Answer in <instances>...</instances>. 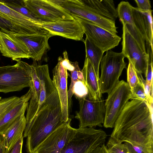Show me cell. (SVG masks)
Returning <instances> with one entry per match:
<instances>
[{
  "mask_svg": "<svg viewBox=\"0 0 153 153\" xmlns=\"http://www.w3.org/2000/svg\"><path fill=\"white\" fill-rule=\"evenodd\" d=\"M153 105L134 98L126 104L115 123L111 137L153 147Z\"/></svg>",
  "mask_w": 153,
  "mask_h": 153,
  "instance_id": "1",
  "label": "cell"
},
{
  "mask_svg": "<svg viewBox=\"0 0 153 153\" xmlns=\"http://www.w3.org/2000/svg\"><path fill=\"white\" fill-rule=\"evenodd\" d=\"M65 122L62 119L61 104L56 89L46 99L33 118L26 124L23 137H27V152L33 153L51 133Z\"/></svg>",
  "mask_w": 153,
  "mask_h": 153,
  "instance_id": "2",
  "label": "cell"
},
{
  "mask_svg": "<svg viewBox=\"0 0 153 153\" xmlns=\"http://www.w3.org/2000/svg\"><path fill=\"white\" fill-rule=\"evenodd\" d=\"M31 71V65L21 60L13 65L0 66V92L7 93L30 88Z\"/></svg>",
  "mask_w": 153,
  "mask_h": 153,
  "instance_id": "3",
  "label": "cell"
},
{
  "mask_svg": "<svg viewBox=\"0 0 153 153\" xmlns=\"http://www.w3.org/2000/svg\"><path fill=\"white\" fill-rule=\"evenodd\" d=\"M125 57L122 52L111 50L106 51L100 62L101 74L99 86L102 94H108L120 81L119 78L124 68H126Z\"/></svg>",
  "mask_w": 153,
  "mask_h": 153,
  "instance_id": "4",
  "label": "cell"
},
{
  "mask_svg": "<svg viewBox=\"0 0 153 153\" xmlns=\"http://www.w3.org/2000/svg\"><path fill=\"white\" fill-rule=\"evenodd\" d=\"M107 135L101 129L93 127L76 129L72 139L60 153H92L104 143Z\"/></svg>",
  "mask_w": 153,
  "mask_h": 153,
  "instance_id": "5",
  "label": "cell"
},
{
  "mask_svg": "<svg viewBox=\"0 0 153 153\" xmlns=\"http://www.w3.org/2000/svg\"><path fill=\"white\" fill-rule=\"evenodd\" d=\"M108 94L105 104L103 125L106 128H112L126 103L132 99L133 95L128 83L123 80L120 81Z\"/></svg>",
  "mask_w": 153,
  "mask_h": 153,
  "instance_id": "6",
  "label": "cell"
},
{
  "mask_svg": "<svg viewBox=\"0 0 153 153\" xmlns=\"http://www.w3.org/2000/svg\"><path fill=\"white\" fill-rule=\"evenodd\" d=\"M25 6L41 24L74 19L54 0H23Z\"/></svg>",
  "mask_w": 153,
  "mask_h": 153,
  "instance_id": "7",
  "label": "cell"
},
{
  "mask_svg": "<svg viewBox=\"0 0 153 153\" xmlns=\"http://www.w3.org/2000/svg\"><path fill=\"white\" fill-rule=\"evenodd\" d=\"M79 100V110L75 117L79 120V128L102 127L105 113L102 98L94 100L88 94Z\"/></svg>",
  "mask_w": 153,
  "mask_h": 153,
  "instance_id": "8",
  "label": "cell"
},
{
  "mask_svg": "<svg viewBox=\"0 0 153 153\" xmlns=\"http://www.w3.org/2000/svg\"><path fill=\"white\" fill-rule=\"evenodd\" d=\"M58 4L72 16L90 21L109 32L117 34V27L114 21L94 12L81 0H59Z\"/></svg>",
  "mask_w": 153,
  "mask_h": 153,
  "instance_id": "9",
  "label": "cell"
},
{
  "mask_svg": "<svg viewBox=\"0 0 153 153\" xmlns=\"http://www.w3.org/2000/svg\"><path fill=\"white\" fill-rule=\"evenodd\" d=\"M72 16L81 25L86 38L104 53L119 45L121 38L117 34L113 33L90 21Z\"/></svg>",
  "mask_w": 153,
  "mask_h": 153,
  "instance_id": "10",
  "label": "cell"
},
{
  "mask_svg": "<svg viewBox=\"0 0 153 153\" xmlns=\"http://www.w3.org/2000/svg\"><path fill=\"white\" fill-rule=\"evenodd\" d=\"M71 119L51 133L36 149L33 153H60L72 139L76 129L71 127Z\"/></svg>",
  "mask_w": 153,
  "mask_h": 153,
  "instance_id": "11",
  "label": "cell"
},
{
  "mask_svg": "<svg viewBox=\"0 0 153 153\" xmlns=\"http://www.w3.org/2000/svg\"><path fill=\"white\" fill-rule=\"evenodd\" d=\"M0 16L10 22L17 34H46L49 32L39 22L21 14L5 5L0 0Z\"/></svg>",
  "mask_w": 153,
  "mask_h": 153,
  "instance_id": "12",
  "label": "cell"
},
{
  "mask_svg": "<svg viewBox=\"0 0 153 153\" xmlns=\"http://www.w3.org/2000/svg\"><path fill=\"white\" fill-rule=\"evenodd\" d=\"M122 53L132 64L137 73L146 76L149 54L144 52L137 42L123 26Z\"/></svg>",
  "mask_w": 153,
  "mask_h": 153,
  "instance_id": "13",
  "label": "cell"
},
{
  "mask_svg": "<svg viewBox=\"0 0 153 153\" xmlns=\"http://www.w3.org/2000/svg\"><path fill=\"white\" fill-rule=\"evenodd\" d=\"M0 51L2 55L16 61L21 59L30 58L29 50L25 44L12 33L0 32Z\"/></svg>",
  "mask_w": 153,
  "mask_h": 153,
  "instance_id": "14",
  "label": "cell"
},
{
  "mask_svg": "<svg viewBox=\"0 0 153 153\" xmlns=\"http://www.w3.org/2000/svg\"><path fill=\"white\" fill-rule=\"evenodd\" d=\"M62 57L58 58V63L53 70L52 81L58 92L62 110V119L67 121L69 118V109L68 98L67 78L68 73L67 68L62 63Z\"/></svg>",
  "mask_w": 153,
  "mask_h": 153,
  "instance_id": "15",
  "label": "cell"
},
{
  "mask_svg": "<svg viewBox=\"0 0 153 153\" xmlns=\"http://www.w3.org/2000/svg\"><path fill=\"white\" fill-rule=\"evenodd\" d=\"M41 25L54 36H59L76 41H83L84 40L83 30L79 22L75 19L43 23Z\"/></svg>",
  "mask_w": 153,
  "mask_h": 153,
  "instance_id": "16",
  "label": "cell"
},
{
  "mask_svg": "<svg viewBox=\"0 0 153 153\" xmlns=\"http://www.w3.org/2000/svg\"><path fill=\"white\" fill-rule=\"evenodd\" d=\"M12 34L24 42L29 50L30 58L35 61L40 60L45 51L49 49L48 40L54 36L50 33L28 35Z\"/></svg>",
  "mask_w": 153,
  "mask_h": 153,
  "instance_id": "17",
  "label": "cell"
},
{
  "mask_svg": "<svg viewBox=\"0 0 153 153\" xmlns=\"http://www.w3.org/2000/svg\"><path fill=\"white\" fill-rule=\"evenodd\" d=\"M152 10L142 11L137 7H133V17L135 26L146 45H149L153 51V20Z\"/></svg>",
  "mask_w": 153,
  "mask_h": 153,
  "instance_id": "18",
  "label": "cell"
},
{
  "mask_svg": "<svg viewBox=\"0 0 153 153\" xmlns=\"http://www.w3.org/2000/svg\"><path fill=\"white\" fill-rule=\"evenodd\" d=\"M23 113L7 128L2 134L6 150L8 153L18 140L23 136L27 121Z\"/></svg>",
  "mask_w": 153,
  "mask_h": 153,
  "instance_id": "19",
  "label": "cell"
},
{
  "mask_svg": "<svg viewBox=\"0 0 153 153\" xmlns=\"http://www.w3.org/2000/svg\"><path fill=\"white\" fill-rule=\"evenodd\" d=\"M36 61H34L31 65V80L30 88L31 92V97L27 109L26 118L27 123L29 122L36 114L38 108L40 94V82L36 73Z\"/></svg>",
  "mask_w": 153,
  "mask_h": 153,
  "instance_id": "20",
  "label": "cell"
},
{
  "mask_svg": "<svg viewBox=\"0 0 153 153\" xmlns=\"http://www.w3.org/2000/svg\"><path fill=\"white\" fill-rule=\"evenodd\" d=\"M31 97V90L30 88L26 94L21 97L20 100L5 114L0 120V134H2L19 117L25 112Z\"/></svg>",
  "mask_w": 153,
  "mask_h": 153,
  "instance_id": "21",
  "label": "cell"
},
{
  "mask_svg": "<svg viewBox=\"0 0 153 153\" xmlns=\"http://www.w3.org/2000/svg\"><path fill=\"white\" fill-rule=\"evenodd\" d=\"M82 71L89 95L94 100L102 98L99 88V80L88 58H85L83 68Z\"/></svg>",
  "mask_w": 153,
  "mask_h": 153,
  "instance_id": "22",
  "label": "cell"
},
{
  "mask_svg": "<svg viewBox=\"0 0 153 153\" xmlns=\"http://www.w3.org/2000/svg\"><path fill=\"white\" fill-rule=\"evenodd\" d=\"M84 3L97 13L115 21L117 16L116 8L112 0H83Z\"/></svg>",
  "mask_w": 153,
  "mask_h": 153,
  "instance_id": "23",
  "label": "cell"
},
{
  "mask_svg": "<svg viewBox=\"0 0 153 153\" xmlns=\"http://www.w3.org/2000/svg\"><path fill=\"white\" fill-rule=\"evenodd\" d=\"M133 7L128 2L123 1L119 3L116 8L120 21L128 31L133 30L136 28L133 17Z\"/></svg>",
  "mask_w": 153,
  "mask_h": 153,
  "instance_id": "24",
  "label": "cell"
},
{
  "mask_svg": "<svg viewBox=\"0 0 153 153\" xmlns=\"http://www.w3.org/2000/svg\"><path fill=\"white\" fill-rule=\"evenodd\" d=\"M85 49V58H88L95 70L97 79L99 80V70L100 62L104 52L87 38L83 41Z\"/></svg>",
  "mask_w": 153,
  "mask_h": 153,
  "instance_id": "25",
  "label": "cell"
},
{
  "mask_svg": "<svg viewBox=\"0 0 153 153\" xmlns=\"http://www.w3.org/2000/svg\"><path fill=\"white\" fill-rule=\"evenodd\" d=\"M1 1L8 7L26 17L39 22L25 6L23 0H5Z\"/></svg>",
  "mask_w": 153,
  "mask_h": 153,
  "instance_id": "26",
  "label": "cell"
},
{
  "mask_svg": "<svg viewBox=\"0 0 153 153\" xmlns=\"http://www.w3.org/2000/svg\"><path fill=\"white\" fill-rule=\"evenodd\" d=\"M74 67V70L71 71V82L68 91V98L69 107L70 104L71 98L74 94V87L75 83L79 80H84L82 71L79 68L77 62H72Z\"/></svg>",
  "mask_w": 153,
  "mask_h": 153,
  "instance_id": "27",
  "label": "cell"
},
{
  "mask_svg": "<svg viewBox=\"0 0 153 153\" xmlns=\"http://www.w3.org/2000/svg\"><path fill=\"white\" fill-rule=\"evenodd\" d=\"M21 97L13 96L0 100V120L5 114L21 100Z\"/></svg>",
  "mask_w": 153,
  "mask_h": 153,
  "instance_id": "28",
  "label": "cell"
},
{
  "mask_svg": "<svg viewBox=\"0 0 153 153\" xmlns=\"http://www.w3.org/2000/svg\"><path fill=\"white\" fill-rule=\"evenodd\" d=\"M127 83L132 94L134 88L140 80L137 73L130 61L127 68Z\"/></svg>",
  "mask_w": 153,
  "mask_h": 153,
  "instance_id": "29",
  "label": "cell"
},
{
  "mask_svg": "<svg viewBox=\"0 0 153 153\" xmlns=\"http://www.w3.org/2000/svg\"><path fill=\"white\" fill-rule=\"evenodd\" d=\"M108 153H129L127 146L122 143H120L110 137L107 144Z\"/></svg>",
  "mask_w": 153,
  "mask_h": 153,
  "instance_id": "30",
  "label": "cell"
},
{
  "mask_svg": "<svg viewBox=\"0 0 153 153\" xmlns=\"http://www.w3.org/2000/svg\"><path fill=\"white\" fill-rule=\"evenodd\" d=\"M129 153H153V147H149L129 142H124Z\"/></svg>",
  "mask_w": 153,
  "mask_h": 153,
  "instance_id": "31",
  "label": "cell"
},
{
  "mask_svg": "<svg viewBox=\"0 0 153 153\" xmlns=\"http://www.w3.org/2000/svg\"><path fill=\"white\" fill-rule=\"evenodd\" d=\"M74 93L78 100L88 94V91L84 80H79L75 84Z\"/></svg>",
  "mask_w": 153,
  "mask_h": 153,
  "instance_id": "32",
  "label": "cell"
},
{
  "mask_svg": "<svg viewBox=\"0 0 153 153\" xmlns=\"http://www.w3.org/2000/svg\"><path fill=\"white\" fill-rule=\"evenodd\" d=\"M134 88L132 93L133 99H140L148 102V100L145 94L143 84L140 80Z\"/></svg>",
  "mask_w": 153,
  "mask_h": 153,
  "instance_id": "33",
  "label": "cell"
},
{
  "mask_svg": "<svg viewBox=\"0 0 153 153\" xmlns=\"http://www.w3.org/2000/svg\"><path fill=\"white\" fill-rule=\"evenodd\" d=\"M147 68L145 77L146 83L151 87H153L152 55L149 52Z\"/></svg>",
  "mask_w": 153,
  "mask_h": 153,
  "instance_id": "34",
  "label": "cell"
},
{
  "mask_svg": "<svg viewBox=\"0 0 153 153\" xmlns=\"http://www.w3.org/2000/svg\"><path fill=\"white\" fill-rule=\"evenodd\" d=\"M0 31L7 33L17 34L13 25L9 22L0 16Z\"/></svg>",
  "mask_w": 153,
  "mask_h": 153,
  "instance_id": "35",
  "label": "cell"
},
{
  "mask_svg": "<svg viewBox=\"0 0 153 153\" xmlns=\"http://www.w3.org/2000/svg\"><path fill=\"white\" fill-rule=\"evenodd\" d=\"M137 4V8L144 11H148L152 10L150 1L149 0H135Z\"/></svg>",
  "mask_w": 153,
  "mask_h": 153,
  "instance_id": "36",
  "label": "cell"
},
{
  "mask_svg": "<svg viewBox=\"0 0 153 153\" xmlns=\"http://www.w3.org/2000/svg\"><path fill=\"white\" fill-rule=\"evenodd\" d=\"M63 58L62 59V65L66 68L67 70L71 71L74 69V67L72 63L68 59V53L66 51H64L63 53Z\"/></svg>",
  "mask_w": 153,
  "mask_h": 153,
  "instance_id": "37",
  "label": "cell"
},
{
  "mask_svg": "<svg viewBox=\"0 0 153 153\" xmlns=\"http://www.w3.org/2000/svg\"><path fill=\"white\" fill-rule=\"evenodd\" d=\"M23 137V135L18 140L11 149L8 153H22Z\"/></svg>",
  "mask_w": 153,
  "mask_h": 153,
  "instance_id": "38",
  "label": "cell"
},
{
  "mask_svg": "<svg viewBox=\"0 0 153 153\" xmlns=\"http://www.w3.org/2000/svg\"><path fill=\"white\" fill-rule=\"evenodd\" d=\"M0 153H6L3 138L0 142Z\"/></svg>",
  "mask_w": 153,
  "mask_h": 153,
  "instance_id": "39",
  "label": "cell"
},
{
  "mask_svg": "<svg viewBox=\"0 0 153 153\" xmlns=\"http://www.w3.org/2000/svg\"><path fill=\"white\" fill-rule=\"evenodd\" d=\"M2 138V134H0V142Z\"/></svg>",
  "mask_w": 153,
  "mask_h": 153,
  "instance_id": "40",
  "label": "cell"
},
{
  "mask_svg": "<svg viewBox=\"0 0 153 153\" xmlns=\"http://www.w3.org/2000/svg\"><path fill=\"white\" fill-rule=\"evenodd\" d=\"M2 99L1 97H0V100H1Z\"/></svg>",
  "mask_w": 153,
  "mask_h": 153,
  "instance_id": "41",
  "label": "cell"
},
{
  "mask_svg": "<svg viewBox=\"0 0 153 153\" xmlns=\"http://www.w3.org/2000/svg\"></svg>",
  "mask_w": 153,
  "mask_h": 153,
  "instance_id": "42",
  "label": "cell"
}]
</instances>
